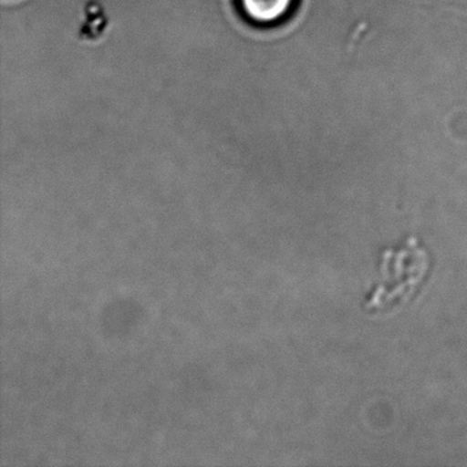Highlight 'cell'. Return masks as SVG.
Masks as SVG:
<instances>
[{
    "mask_svg": "<svg viewBox=\"0 0 467 467\" xmlns=\"http://www.w3.org/2000/svg\"><path fill=\"white\" fill-rule=\"evenodd\" d=\"M296 0H242L243 9L256 23L270 24L288 15Z\"/></svg>",
    "mask_w": 467,
    "mask_h": 467,
    "instance_id": "cell-1",
    "label": "cell"
}]
</instances>
